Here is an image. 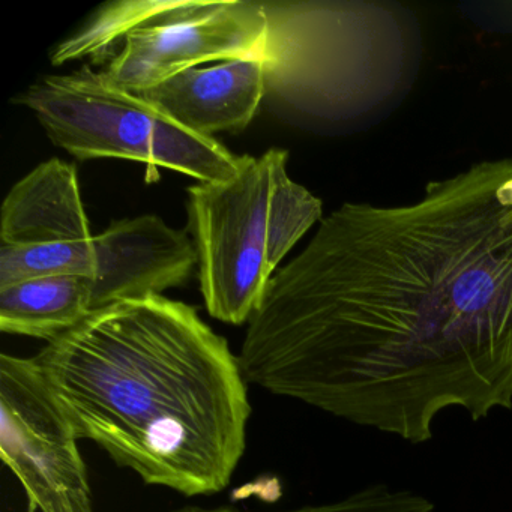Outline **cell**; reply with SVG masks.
I'll list each match as a JSON object with an SVG mask.
<instances>
[{
	"label": "cell",
	"mask_w": 512,
	"mask_h": 512,
	"mask_svg": "<svg viewBox=\"0 0 512 512\" xmlns=\"http://www.w3.org/2000/svg\"><path fill=\"white\" fill-rule=\"evenodd\" d=\"M199 0H118L98 8L50 55L53 67L89 58L91 65L109 64L125 38L140 29L161 25L190 13Z\"/></svg>",
	"instance_id": "12"
},
{
	"label": "cell",
	"mask_w": 512,
	"mask_h": 512,
	"mask_svg": "<svg viewBox=\"0 0 512 512\" xmlns=\"http://www.w3.org/2000/svg\"><path fill=\"white\" fill-rule=\"evenodd\" d=\"M137 95L203 136L239 133L266 98L265 61L254 55L191 68Z\"/></svg>",
	"instance_id": "9"
},
{
	"label": "cell",
	"mask_w": 512,
	"mask_h": 512,
	"mask_svg": "<svg viewBox=\"0 0 512 512\" xmlns=\"http://www.w3.org/2000/svg\"><path fill=\"white\" fill-rule=\"evenodd\" d=\"M241 161L242 157H236L212 137L184 127L161 110L158 113L154 170L148 182L158 181V169L184 173L199 184L229 181L238 173Z\"/></svg>",
	"instance_id": "13"
},
{
	"label": "cell",
	"mask_w": 512,
	"mask_h": 512,
	"mask_svg": "<svg viewBox=\"0 0 512 512\" xmlns=\"http://www.w3.org/2000/svg\"><path fill=\"white\" fill-rule=\"evenodd\" d=\"M434 505L427 497L406 490H391L386 485H371L352 496L325 505L304 506L277 512H433ZM175 512H247L233 506L202 508L184 506Z\"/></svg>",
	"instance_id": "14"
},
{
	"label": "cell",
	"mask_w": 512,
	"mask_h": 512,
	"mask_svg": "<svg viewBox=\"0 0 512 512\" xmlns=\"http://www.w3.org/2000/svg\"><path fill=\"white\" fill-rule=\"evenodd\" d=\"M92 313L85 277H43L0 289V331L53 341Z\"/></svg>",
	"instance_id": "11"
},
{
	"label": "cell",
	"mask_w": 512,
	"mask_h": 512,
	"mask_svg": "<svg viewBox=\"0 0 512 512\" xmlns=\"http://www.w3.org/2000/svg\"><path fill=\"white\" fill-rule=\"evenodd\" d=\"M94 248L95 274L89 278L92 313L184 286L199 263L193 238L157 215L110 224L94 236Z\"/></svg>",
	"instance_id": "8"
},
{
	"label": "cell",
	"mask_w": 512,
	"mask_h": 512,
	"mask_svg": "<svg viewBox=\"0 0 512 512\" xmlns=\"http://www.w3.org/2000/svg\"><path fill=\"white\" fill-rule=\"evenodd\" d=\"M265 35L260 0L197 2L184 16L128 35L103 73L139 94L206 62L260 55Z\"/></svg>",
	"instance_id": "7"
},
{
	"label": "cell",
	"mask_w": 512,
	"mask_h": 512,
	"mask_svg": "<svg viewBox=\"0 0 512 512\" xmlns=\"http://www.w3.org/2000/svg\"><path fill=\"white\" fill-rule=\"evenodd\" d=\"M0 241L8 247L71 244L94 238L73 164L59 158L35 167L5 197Z\"/></svg>",
	"instance_id": "10"
},
{
	"label": "cell",
	"mask_w": 512,
	"mask_h": 512,
	"mask_svg": "<svg viewBox=\"0 0 512 512\" xmlns=\"http://www.w3.org/2000/svg\"><path fill=\"white\" fill-rule=\"evenodd\" d=\"M287 161L278 148L242 155L229 181L187 190L200 292L214 319L248 322L284 257L322 221V200L292 181Z\"/></svg>",
	"instance_id": "4"
},
{
	"label": "cell",
	"mask_w": 512,
	"mask_h": 512,
	"mask_svg": "<svg viewBox=\"0 0 512 512\" xmlns=\"http://www.w3.org/2000/svg\"><path fill=\"white\" fill-rule=\"evenodd\" d=\"M247 382L412 443L448 407H512V158L413 205L344 203L275 272L238 356Z\"/></svg>",
	"instance_id": "1"
},
{
	"label": "cell",
	"mask_w": 512,
	"mask_h": 512,
	"mask_svg": "<svg viewBox=\"0 0 512 512\" xmlns=\"http://www.w3.org/2000/svg\"><path fill=\"white\" fill-rule=\"evenodd\" d=\"M79 434L35 358L0 356V457L28 512H94Z\"/></svg>",
	"instance_id": "5"
},
{
	"label": "cell",
	"mask_w": 512,
	"mask_h": 512,
	"mask_svg": "<svg viewBox=\"0 0 512 512\" xmlns=\"http://www.w3.org/2000/svg\"><path fill=\"white\" fill-rule=\"evenodd\" d=\"M16 103L28 107L59 148L77 160H130L154 170L160 110L113 85L91 64L65 76H47L29 86Z\"/></svg>",
	"instance_id": "6"
},
{
	"label": "cell",
	"mask_w": 512,
	"mask_h": 512,
	"mask_svg": "<svg viewBox=\"0 0 512 512\" xmlns=\"http://www.w3.org/2000/svg\"><path fill=\"white\" fill-rule=\"evenodd\" d=\"M266 98L304 124L359 130L391 115L422 64L421 23L392 0H260Z\"/></svg>",
	"instance_id": "3"
},
{
	"label": "cell",
	"mask_w": 512,
	"mask_h": 512,
	"mask_svg": "<svg viewBox=\"0 0 512 512\" xmlns=\"http://www.w3.org/2000/svg\"><path fill=\"white\" fill-rule=\"evenodd\" d=\"M34 358L80 439L116 466L188 497L229 485L247 446V379L196 308L163 295L118 302Z\"/></svg>",
	"instance_id": "2"
}]
</instances>
